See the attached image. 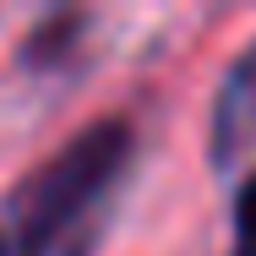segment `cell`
<instances>
[{"label":"cell","mask_w":256,"mask_h":256,"mask_svg":"<svg viewBox=\"0 0 256 256\" xmlns=\"http://www.w3.org/2000/svg\"><path fill=\"white\" fill-rule=\"evenodd\" d=\"M136 164L131 120L109 114L76 131L60 153L11 196V246L6 256H93L114 196Z\"/></svg>","instance_id":"cell-1"},{"label":"cell","mask_w":256,"mask_h":256,"mask_svg":"<svg viewBox=\"0 0 256 256\" xmlns=\"http://www.w3.org/2000/svg\"><path fill=\"white\" fill-rule=\"evenodd\" d=\"M256 142V44L229 60L218 93H212V114H207V158L218 169H229L234 158Z\"/></svg>","instance_id":"cell-2"},{"label":"cell","mask_w":256,"mask_h":256,"mask_svg":"<svg viewBox=\"0 0 256 256\" xmlns=\"http://www.w3.org/2000/svg\"><path fill=\"white\" fill-rule=\"evenodd\" d=\"M82 28H88V16L82 11H54V16H44L33 33H28V44H22V66L28 71H60L71 54H76V44H82Z\"/></svg>","instance_id":"cell-3"},{"label":"cell","mask_w":256,"mask_h":256,"mask_svg":"<svg viewBox=\"0 0 256 256\" xmlns=\"http://www.w3.org/2000/svg\"><path fill=\"white\" fill-rule=\"evenodd\" d=\"M229 256H256V169L234 191V229H229Z\"/></svg>","instance_id":"cell-4"},{"label":"cell","mask_w":256,"mask_h":256,"mask_svg":"<svg viewBox=\"0 0 256 256\" xmlns=\"http://www.w3.org/2000/svg\"><path fill=\"white\" fill-rule=\"evenodd\" d=\"M0 256H6V240H0Z\"/></svg>","instance_id":"cell-5"}]
</instances>
